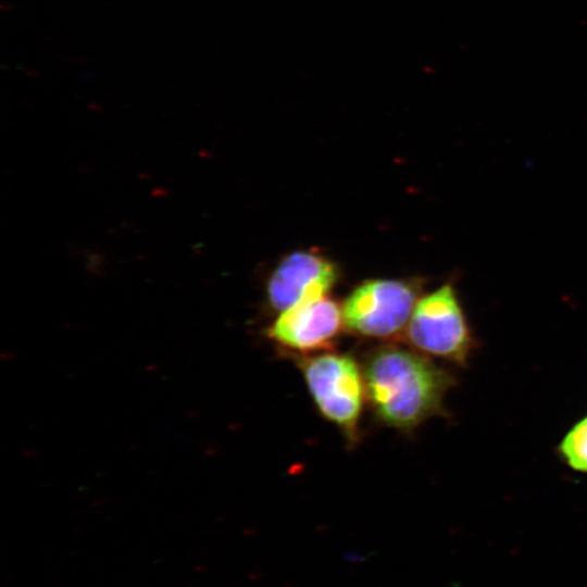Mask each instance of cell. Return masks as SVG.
Listing matches in <instances>:
<instances>
[{
	"instance_id": "cell-1",
	"label": "cell",
	"mask_w": 587,
	"mask_h": 587,
	"mask_svg": "<svg viewBox=\"0 0 587 587\" xmlns=\"http://www.w3.org/2000/svg\"><path fill=\"white\" fill-rule=\"evenodd\" d=\"M366 402L378 423L403 434L442 413L452 376L413 348L387 342L361 363Z\"/></svg>"
},
{
	"instance_id": "cell-2",
	"label": "cell",
	"mask_w": 587,
	"mask_h": 587,
	"mask_svg": "<svg viewBox=\"0 0 587 587\" xmlns=\"http://www.w3.org/2000/svg\"><path fill=\"white\" fill-rule=\"evenodd\" d=\"M296 362L316 410L354 445L366 402L361 364L348 353L332 350L297 357Z\"/></svg>"
},
{
	"instance_id": "cell-3",
	"label": "cell",
	"mask_w": 587,
	"mask_h": 587,
	"mask_svg": "<svg viewBox=\"0 0 587 587\" xmlns=\"http://www.w3.org/2000/svg\"><path fill=\"white\" fill-rule=\"evenodd\" d=\"M421 294L419 279L364 280L341 304L344 326L362 338L397 339L404 335Z\"/></svg>"
},
{
	"instance_id": "cell-4",
	"label": "cell",
	"mask_w": 587,
	"mask_h": 587,
	"mask_svg": "<svg viewBox=\"0 0 587 587\" xmlns=\"http://www.w3.org/2000/svg\"><path fill=\"white\" fill-rule=\"evenodd\" d=\"M403 337L411 348L427 357L465 363L473 337L452 283L419 299Z\"/></svg>"
},
{
	"instance_id": "cell-5",
	"label": "cell",
	"mask_w": 587,
	"mask_h": 587,
	"mask_svg": "<svg viewBox=\"0 0 587 587\" xmlns=\"http://www.w3.org/2000/svg\"><path fill=\"white\" fill-rule=\"evenodd\" d=\"M342 328L341 305L324 295L280 312L266 335L286 353L305 357L333 350Z\"/></svg>"
},
{
	"instance_id": "cell-6",
	"label": "cell",
	"mask_w": 587,
	"mask_h": 587,
	"mask_svg": "<svg viewBox=\"0 0 587 587\" xmlns=\"http://www.w3.org/2000/svg\"><path fill=\"white\" fill-rule=\"evenodd\" d=\"M338 277L337 265L321 252L294 251L271 273L265 286L266 303L279 314L303 300L329 295Z\"/></svg>"
},
{
	"instance_id": "cell-7",
	"label": "cell",
	"mask_w": 587,
	"mask_h": 587,
	"mask_svg": "<svg viewBox=\"0 0 587 587\" xmlns=\"http://www.w3.org/2000/svg\"><path fill=\"white\" fill-rule=\"evenodd\" d=\"M559 449L571 467L587 472V416L565 435Z\"/></svg>"
}]
</instances>
